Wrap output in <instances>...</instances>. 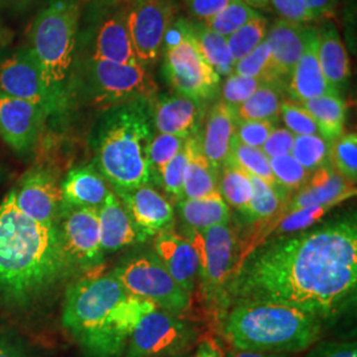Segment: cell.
I'll use <instances>...</instances> for the list:
<instances>
[{
  "label": "cell",
  "mask_w": 357,
  "mask_h": 357,
  "mask_svg": "<svg viewBox=\"0 0 357 357\" xmlns=\"http://www.w3.org/2000/svg\"><path fill=\"white\" fill-rule=\"evenodd\" d=\"M356 289L355 216L255 246L227 287L234 303H278L320 319L351 305Z\"/></svg>",
  "instance_id": "6da1fadb"
},
{
  "label": "cell",
  "mask_w": 357,
  "mask_h": 357,
  "mask_svg": "<svg viewBox=\"0 0 357 357\" xmlns=\"http://www.w3.org/2000/svg\"><path fill=\"white\" fill-rule=\"evenodd\" d=\"M69 268L56 224L28 218L8 193L0 203V299L11 305L31 303Z\"/></svg>",
  "instance_id": "7a4b0ae2"
},
{
  "label": "cell",
  "mask_w": 357,
  "mask_h": 357,
  "mask_svg": "<svg viewBox=\"0 0 357 357\" xmlns=\"http://www.w3.org/2000/svg\"><path fill=\"white\" fill-rule=\"evenodd\" d=\"M155 305L128 295L113 275H91L65 295L63 324L90 357H118L142 317Z\"/></svg>",
  "instance_id": "3957f363"
},
{
  "label": "cell",
  "mask_w": 357,
  "mask_h": 357,
  "mask_svg": "<svg viewBox=\"0 0 357 357\" xmlns=\"http://www.w3.org/2000/svg\"><path fill=\"white\" fill-rule=\"evenodd\" d=\"M153 126L149 101L122 103L103 113L96 132V168L114 192L150 184Z\"/></svg>",
  "instance_id": "277c9868"
},
{
  "label": "cell",
  "mask_w": 357,
  "mask_h": 357,
  "mask_svg": "<svg viewBox=\"0 0 357 357\" xmlns=\"http://www.w3.org/2000/svg\"><path fill=\"white\" fill-rule=\"evenodd\" d=\"M224 332L238 351L301 352L318 342L321 319L278 303L241 302L227 314Z\"/></svg>",
  "instance_id": "5b68a950"
},
{
  "label": "cell",
  "mask_w": 357,
  "mask_h": 357,
  "mask_svg": "<svg viewBox=\"0 0 357 357\" xmlns=\"http://www.w3.org/2000/svg\"><path fill=\"white\" fill-rule=\"evenodd\" d=\"M79 20V0H50L29 29L28 50L40 68L54 112L69 103L68 88L76 59Z\"/></svg>",
  "instance_id": "8992f818"
},
{
  "label": "cell",
  "mask_w": 357,
  "mask_h": 357,
  "mask_svg": "<svg viewBox=\"0 0 357 357\" xmlns=\"http://www.w3.org/2000/svg\"><path fill=\"white\" fill-rule=\"evenodd\" d=\"M158 85L142 65L118 64L76 56L69 79L68 100L84 101L106 110L134 101L153 102Z\"/></svg>",
  "instance_id": "52a82bcc"
},
{
  "label": "cell",
  "mask_w": 357,
  "mask_h": 357,
  "mask_svg": "<svg viewBox=\"0 0 357 357\" xmlns=\"http://www.w3.org/2000/svg\"><path fill=\"white\" fill-rule=\"evenodd\" d=\"M113 275L125 291L181 317L191 306V295L172 280L153 252L141 253L122 262Z\"/></svg>",
  "instance_id": "ba28073f"
},
{
  "label": "cell",
  "mask_w": 357,
  "mask_h": 357,
  "mask_svg": "<svg viewBox=\"0 0 357 357\" xmlns=\"http://www.w3.org/2000/svg\"><path fill=\"white\" fill-rule=\"evenodd\" d=\"M185 238L191 241L199 257V281L208 301L222 302L237 262V236L229 224L204 230L187 228Z\"/></svg>",
  "instance_id": "9c48e42d"
},
{
  "label": "cell",
  "mask_w": 357,
  "mask_h": 357,
  "mask_svg": "<svg viewBox=\"0 0 357 357\" xmlns=\"http://www.w3.org/2000/svg\"><path fill=\"white\" fill-rule=\"evenodd\" d=\"M163 51L165 77L178 94L203 103L216 96L220 77L199 50L192 35V23L185 22L183 36Z\"/></svg>",
  "instance_id": "30bf717a"
},
{
  "label": "cell",
  "mask_w": 357,
  "mask_h": 357,
  "mask_svg": "<svg viewBox=\"0 0 357 357\" xmlns=\"http://www.w3.org/2000/svg\"><path fill=\"white\" fill-rule=\"evenodd\" d=\"M190 323L159 307L147 311L128 337L125 357H178L196 340Z\"/></svg>",
  "instance_id": "8fae6325"
},
{
  "label": "cell",
  "mask_w": 357,
  "mask_h": 357,
  "mask_svg": "<svg viewBox=\"0 0 357 357\" xmlns=\"http://www.w3.org/2000/svg\"><path fill=\"white\" fill-rule=\"evenodd\" d=\"M89 24L77 36L81 51L86 56L118 64L141 65L132 47L126 17V3L114 7L94 8Z\"/></svg>",
  "instance_id": "7c38bea8"
},
{
  "label": "cell",
  "mask_w": 357,
  "mask_h": 357,
  "mask_svg": "<svg viewBox=\"0 0 357 357\" xmlns=\"http://www.w3.org/2000/svg\"><path fill=\"white\" fill-rule=\"evenodd\" d=\"M176 7L172 0H128L126 17L132 47L139 64L149 68L160 59L167 31Z\"/></svg>",
  "instance_id": "4fadbf2b"
},
{
  "label": "cell",
  "mask_w": 357,
  "mask_h": 357,
  "mask_svg": "<svg viewBox=\"0 0 357 357\" xmlns=\"http://www.w3.org/2000/svg\"><path fill=\"white\" fill-rule=\"evenodd\" d=\"M56 224L69 266L89 268L103 258L98 209L61 205Z\"/></svg>",
  "instance_id": "5bb4252c"
},
{
  "label": "cell",
  "mask_w": 357,
  "mask_h": 357,
  "mask_svg": "<svg viewBox=\"0 0 357 357\" xmlns=\"http://www.w3.org/2000/svg\"><path fill=\"white\" fill-rule=\"evenodd\" d=\"M0 94L35 103L47 115L56 113L33 54L26 48L17 50L0 61Z\"/></svg>",
  "instance_id": "9a60e30c"
},
{
  "label": "cell",
  "mask_w": 357,
  "mask_h": 357,
  "mask_svg": "<svg viewBox=\"0 0 357 357\" xmlns=\"http://www.w3.org/2000/svg\"><path fill=\"white\" fill-rule=\"evenodd\" d=\"M17 209L43 225H54L63 203L61 187L53 174L44 168L28 171L10 191Z\"/></svg>",
  "instance_id": "2e32d148"
},
{
  "label": "cell",
  "mask_w": 357,
  "mask_h": 357,
  "mask_svg": "<svg viewBox=\"0 0 357 357\" xmlns=\"http://www.w3.org/2000/svg\"><path fill=\"white\" fill-rule=\"evenodd\" d=\"M45 116V110L35 103L0 94V137L15 153L33 149Z\"/></svg>",
  "instance_id": "e0dca14e"
},
{
  "label": "cell",
  "mask_w": 357,
  "mask_h": 357,
  "mask_svg": "<svg viewBox=\"0 0 357 357\" xmlns=\"http://www.w3.org/2000/svg\"><path fill=\"white\" fill-rule=\"evenodd\" d=\"M115 195L128 209L134 225L144 240L172 229L175 209L165 195L156 191L151 184H144L130 191H118Z\"/></svg>",
  "instance_id": "ac0fdd59"
},
{
  "label": "cell",
  "mask_w": 357,
  "mask_h": 357,
  "mask_svg": "<svg viewBox=\"0 0 357 357\" xmlns=\"http://www.w3.org/2000/svg\"><path fill=\"white\" fill-rule=\"evenodd\" d=\"M153 253L172 280L192 295L199 282V257L191 241L172 229L155 236Z\"/></svg>",
  "instance_id": "d6986e66"
},
{
  "label": "cell",
  "mask_w": 357,
  "mask_h": 357,
  "mask_svg": "<svg viewBox=\"0 0 357 357\" xmlns=\"http://www.w3.org/2000/svg\"><path fill=\"white\" fill-rule=\"evenodd\" d=\"M287 90L296 102L339 94V90L328 84L321 72L318 59V31L315 28L310 29L303 54L287 79Z\"/></svg>",
  "instance_id": "ffe728a7"
},
{
  "label": "cell",
  "mask_w": 357,
  "mask_h": 357,
  "mask_svg": "<svg viewBox=\"0 0 357 357\" xmlns=\"http://www.w3.org/2000/svg\"><path fill=\"white\" fill-rule=\"evenodd\" d=\"M151 106L153 128L158 132L191 138L196 135L203 119V102L184 96H167Z\"/></svg>",
  "instance_id": "44dd1931"
},
{
  "label": "cell",
  "mask_w": 357,
  "mask_h": 357,
  "mask_svg": "<svg viewBox=\"0 0 357 357\" xmlns=\"http://www.w3.org/2000/svg\"><path fill=\"white\" fill-rule=\"evenodd\" d=\"M356 193L355 183L347 180L331 166L314 171L287 205V212L311 205H337Z\"/></svg>",
  "instance_id": "7402d4cb"
},
{
  "label": "cell",
  "mask_w": 357,
  "mask_h": 357,
  "mask_svg": "<svg viewBox=\"0 0 357 357\" xmlns=\"http://www.w3.org/2000/svg\"><path fill=\"white\" fill-rule=\"evenodd\" d=\"M310 26L284 20L275 22L266 33V43L271 53L273 66L280 82H287L294 66L302 57Z\"/></svg>",
  "instance_id": "603a6c76"
},
{
  "label": "cell",
  "mask_w": 357,
  "mask_h": 357,
  "mask_svg": "<svg viewBox=\"0 0 357 357\" xmlns=\"http://www.w3.org/2000/svg\"><path fill=\"white\" fill-rule=\"evenodd\" d=\"M98 221L103 253H113L130 245L146 241L114 192L98 208Z\"/></svg>",
  "instance_id": "cb8c5ba5"
},
{
  "label": "cell",
  "mask_w": 357,
  "mask_h": 357,
  "mask_svg": "<svg viewBox=\"0 0 357 357\" xmlns=\"http://www.w3.org/2000/svg\"><path fill=\"white\" fill-rule=\"evenodd\" d=\"M236 116L233 107L224 101L215 103L206 116L202 151L217 171L221 169L229 158L230 143L234 137Z\"/></svg>",
  "instance_id": "d4e9b609"
},
{
  "label": "cell",
  "mask_w": 357,
  "mask_h": 357,
  "mask_svg": "<svg viewBox=\"0 0 357 357\" xmlns=\"http://www.w3.org/2000/svg\"><path fill=\"white\" fill-rule=\"evenodd\" d=\"M60 187L61 205L72 208L98 209L112 193L106 178L93 166L73 168Z\"/></svg>",
  "instance_id": "484cf974"
},
{
  "label": "cell",
  "mask_w": 357,
  "mask_h": 357,
  "mask_svg": "<svg viewBox=\"0 0 357 357\" xmlns=\"http://www.w3.org/2000/svg\"><path fill=\"white\" fill-rule=\"evenodd\" d=\"M318 59L328 84L340 89L351 76V66L344 43L332 23L318 31Z\"/></svg>",
  "instance_id": "4316f807"
},
{
  "label": "cell",
  "mask_w": 357,
  "mask_h": 357,
  "mask_svg": "<svg viewBox=\"0 0 357 357\" xmlns=\"http://www.w3.org/2000/svg\"><path fill=\"white\" fill-rule=\"evenodd\" d=\"M190 158L183 183V199H203L218 193V171L202 151L196 135L188 138Z\"/></svg>",
  "instance_id": "83f0119b"
},
{
  "label": "cell",
  "mask_w": 357,
  "mask_h": 357,
  "mask_svg": "<svg viewBox=\"0 0 357 357\" xmlns=\"http://www.w3.org/2000/svg\"><path fill=\"white\" fill-rule=\"evenodd\" d=\"M178 216L187 228L204 230L221 224H229L230 206L220 193L203 199H181L176 202Z\"/></svg>",
  "instance_id": "f1b7e54d"
},
{
  "label": "cell",
  "mask_w": 357,
  "mask_h": 357,
  "mask_svg": "<svg viewBox=\"0 0 357 357\" xmlns=\"http://www.w3.org/2000/svg\"><path fill=\"white\" fill-rule=\"evenodd\" d=\"M314 118L318 125L319 134L328 142L343 135L347 116V105L339 94L321 96L303 102H298Z\"/></svg>",
  "instance_id": "f546056e"
},
{
  "label": "cell",
  "mask_w": 357,
  "mask_h": 357,
  "mask_svg": "<svg viewBox=\"0 0 357 357\" xmlns=\"http://www.w3.org/2000/svg\"><path fill=\"white\" fill-rule=\"evenodd\" d=\"M283 101L280 86L262 84L245 102L233 109L236 121L274 122L281 114Z\"/></svg>",
  "instance_id": "4dcf8cb0"
},
{
  "label": "cell",
  "mask_w": 357,
  "mask_h": 357,
  "mask_svg": "<svg viewBox=\"0 0 357 357\" xmlns=\"http://www.w3.org/2000/svg\"><path fill=\"white\" fill-rule=\"evenodd\" d=\"M192 35L205 61L211 65L217 76L233 75L236 61L230 54L227 38L220 36L205 24H192Z\"/></svg>",
  "instance_id": "1f68e13d"
},
{
  "label": "cell",
  "mask_w": 357,
  "mask_h": 357,
  "mask_svg": "<svg viewBox=\"0 0 357 357\" xmlns=\"http://www.w3.org/2000/svg\"><path fill=\"white\" fill-rule=\"evenodd\" d=\"M227 163H231L234 166L240 167L246 174L264 180L275 191L281 193L284 199H287V192L283 191L277 185L275 178L273 176V172L270 168V160L261 149L249 147L238 141L236 137H233L231 143H230L229 158H228Z\"/></svg>",
  "instance_id": "d6a6232c"
},
{
  "label": "cell",
  "mask_w": 357,
  "mask_h": 357,
  "mask_svg": "<svg viewBox=\"0 0 357 357\" xmlns=\"http://www.w3.org/2000/svg\"><path fill=\"white\" fill-rule=\"evenodd\" d=\"M218 193L227 204L243 213L253 196L250 176L240 167L225 163L218 171Z\"/></svg>",
  "instance_id": "836d02e7"
},
{
  "label": "cell",
  "mask_w": 357,
  "mask_h": 357,
  "mask_svg": "<svg viewBox=\"0 0 357 357\" xmlns=\"http://www.w3.org/2000/svg\"><path fill=\"white\" fill-rule=\"evenodd\" d=\"M249 176L253 185V196L248 208L241 213L243 221L252 225L270 221L278 215L282 203L286 199L264 180L252 175Z\"/></svg>",
  "instance_id": "e575fe53"
},
{
  "label": "cell",
  "mask_w": 357,
  "mask_h": 357,
  "mask_svg": "<svg viewBox=\"0 0 357 357\" xmlns=\"http://www.w3.org/2000/svg\"><path fill=\"white\" fill-rule=\"evenodd\" d=\"M268 33V20L261 13H255V16L243 24L240 29L227 38L228 48L233 60L237 63L238 60L248 56L250 52L266 38Z\"/></svg>",
  "instance_id": "d590c367"
},
{
  "label": "cell",
  "mask_w": 357,
  "mask_h": 357,
  "mask_svg": "<svg viewBox=\"0 0 357 357\" xmlns=\"http://www.w3.org/2000/svg\"><path fill=\"white\" fill-rule=\"evenodd\" d=\"M234 75L257 78L262 84H271L280 86L281 82L275 75L271 53L266 40H264L255 51L250 52L234 64Z\"/></svg>",
  "instance_id": "8d00e7d4"
},
{
  "label": "cell",
  "mask_w": 357,
  "mask_h": 357,
  "mask_svg": "<svg viewBox=\"0 0 357 357\" xmlns=\"http://www.w3.org/2000/svg\"><path fill=\"white\" fill-rule=\"evenodd\" d=\"M294 159L312 174L321 167L330 166V143L321 135H298L294 139Z\"/></svg>",
  "instance_id": "74e56055"
},
{
  "label": "cell",
  "mask_w": 357,
  "mask_h": 357,
  "mask_svg": "<svg viewBox=\"0 0 357 357\" xmlns=\"http://www.w3.org/2000/svg\"><path fill=\"white\" fill-rule=\"evenodd\" d=\"M330 166L347 180L356 184V132L343 134L330 143Z\"/></svg>",
  "instance_id": "f35d334b"
},
{
  "label": "cell",
  "mask_w": 357,
  "mask_h": 357,
  "mask_svg": "<svg viewBox=\"0 0 357 357\" xmlns=\"http://www.w3.org/2000/svg\"><path fill=\"white\" fill-rule=\"evenodd\" d=\"M333 206L335 205H311L307 208L289 211V212H286L284 216H282L275 222V228L273 229V234H275V237L278 234L291 236V234H298V233L308 230L314 224H317L323 217L326 216Z\"/></svg>",
  "instance_id": "ab89813d"
},
{
  "label": "cell",
  "mask_w": 357,
  "mask_h": 357,
  "mask_svg": "<svg viewBox=\"0 0 357 357\" xmlns=\"http://www.w3.org/2000/svg\"><path fill=\"white\" fill-rule=\"evenodd\" d=\"M257 11H255L245 0H231L221 13L212 20L205 23V26L222 38H228L246 24Z\"/></svg>",
  "instance_id": "60d3db41"
},
{
  "label": "cell",
  "mask_w": 357,
  "mask_h": 357,
  "mask_svg": "<svg viewBox=\"0 0 357 357\" xmlns=\"http://www.w3.org/2000/svg\"><path fill=\"white\" fill-rule=\"evenodd\" d=\"M187 139L169 135V134H163V132H158L156 135H153L150 143V149H149L151 181L153 180L159 181L160 171L172 158H175L183 150Z\"/></svg>",
  "instance_id": "b9f144b4"
},
{
  "label": "cell",
  "mask_w": 357,
  "mask_h": 357,
  "mask_svg": "<svg viewBox=\"0 0 357 357\" xmlns=\"http://www.w3.org/2000/svg\"><path fill=\"white\" fill-rule=\"evenodd\" d=\"M268 160L275 183L283 191H298L306 184L311 175L294 159L291 153L271 158Z\"/></svg>",
  "instance_id": "7bdbcfd3"
},
{
  "label": "cell",
  "mask_w": 357,
  "mask_h": 357,
  "mask_svg": "<svg viewBox=\"0 0 357 357\" xmlns=\"http://www.w3.org/2000/svg\"><path fill=\"white\" fill-rule=\"evenodd\" d=\"M188 158L190 147L187 139L183 150L167 163L159 175V185L166 192L167 199L174 200L175 203L183 199V183L185 168L188 165Z\"/></svg>",
  "instance_id": "ee69618b"
},
{
  "label": "cell",
  "mask_w": 357,
  "mask_h": 357,
  "mask_svg": "<svg viewBox=\"0 0 357 357\" xmlns=\"http://www.w3.org/2000/svg\"><path fill=\"white\" fill-rule=\"evenodd\" d=\"M281 115L286 128L298 135H320L318 125L314 118L298 102L283 101Z\"/></svg>",
  "instance_id": "f6af8a7d"
},
{
  "label": "cell",
  "mask_w": 357,
  "mask_h": 357,
  "mask_svg": "<svg viewBox=\"0 0 357 357\" xmlns=\"http://www.w3.org/2000/svg\"><path fill=\"white\" fill-rule=\"evenodd\" d=\"M262 85L257 78L230 75L222 84V100L230 107H237L245 102L255 90Z\"/></svg>",
  "instance_id": "bcb514c9"
},
{
  "label": "cell",
  "mask_w": 357,
  "mask_h": 357,
  "mask_svg": "<svg viewBox=\"0 0 357 357\" xmlns=\"http://www.w3.org/2000/svg\"><path fill=\"white\" fill-rule=\"evenodd\" d=\"M274 128L271 121H236L234 137L255 149H261Z\"/></svg>",
  "instance_id": "7dc6e473"
},
{
  "label": "cell",
  "mask_w": 357,
  "mask_h": 357,
  "mask_svg": "<svg viewBox=\"0 0 357 357\" xmlns=\"http://www.w3.org/2000/svg\"><path fill=\"white\" fill-rule=\"evenodd\" d=\"M274 6L275 11L281 16V20L295 23V24H306L314 20V16L307 8L305 0H270Z\"/></svg>",
  "instance_id": "c3c4849f"
},
{
  "label": "cell",
  "mask_w": 357,
  "mask_h": 357,
  "mask_svg": "<svg viewBox=\"0 0 357 357\" xmlns=\"http://www.w3.org/2000/svg\"><path fill=\"white\" fill-rule=\"evenodd\" d=\"M294 139H295V135L287 128H274L270 132L266 142L264 143V146L261 147V150L268 159L287 155V153H291Z\"/></svg>",
  "instance_id": "681fc988"
},
{
  "label": "cell",
  "mask_w": 357,
  "mask_h": 357,
  "mask_svg": "<svg viewBox=\"0 0 357 357\" xmlns=\"http://www.w3.org/2000/svg\"><path fill=\"white\" fill-rule=\"evenodd\" d=\"M305 357H357L356 342H321Z\"/></svg>",
  "instance_id": "f907efd6"
},
{
  "label": "cell",
  "mask_w": 357,
  "mask_h": 357,
  "mask_svg": "<svg viewBox=\"0 0 357 357\" xmlns=\"http://www.w3.org/2000/svg\"><path fill=\"white\" fill-rule=\"evenodd\" d=\"M231 0H187L188 10L193 17L208 23L221 13Z\"/></svg>",
  "instance_id": "816d5d0a"
},
{
  "label": "cell",
  "mask_w": 357,
  "mask_h": 357,
  "mask_svg": "<svg viewBox=\"0 0 357 357\" xmlns=\"http://www.w3.org/2000/svg\"><path fill=\"white\" fill-rule=\"evenodd\" d=\"M339 0H305L307 8L314 16V20L321 17H330L333 15Z\"/></svg>",
  "instance_id": "f5cc1de1"
},
{
  "label": "cell",
  "mask_w": 357,
  "mask_h": 357,
  "mask_svg": "<svg viewBox=\"0 0 357 357\" xmlns=\"http://www.w3.org/2000/svg\"><path fill=\"white\" fill-rule=\"evenodd\" d=\"M0 357H29L20 345L8 339L0 337Z\"/></svg>",
  "instance_id": "db71d44e"
},
{
  "label": "cell",
  "mask_w": 357,
  "mask_h": 357,
  "mask_svg": "<svg viewBox=\"0 0 357 357\" xmlns=\"http://www.w3.org/2000/svg\"><path fill=\"white\" fill-rule=\"evenodd\" d=\"M193 357H225L221 348L213 342H203Z\"/></svg>",
  "instance_id": "11a10c76"
},
{
  "label": "cell",
  "mask_w": 357,
  "mask_h": 357,
  "mask_svg": "<svg viewBox=\"0 0 357 357\" xmlns=\"http://www.w3.org/2000/svg\"><path fill=\"white\" fill-rule=\"evenodd\" d=\"M225 357H287L283 354H266V352H255V351H238L231 349Z\"/></svg>",
  "instance_id": "9f6ffc18"
},
{
  "label": "cell",
  "mask_w": 357,
  "mask_h": 357,
  "mask_svg": "<svg viewBox=\"0 0 357 357\" xmlns=\"http://www.w3.org/2000/svg\"><path fill=\"white\" fill-rule=\"evenodd\" d=\"M0 3L13 11H24L29 6L35 3V0H0Z\"/></svg>",
  "instance_id": "6f0895ef"
},
{
  "label": "cell",
  "mask_w": 357,
  "mask_h": 357,
  "mask_svg": "<svg viewBox=\"0 0 357 357\" xmlns=\"http://www.w3.org/2000/svg\"><path fill=\"white\" fill-rule=\"evenodd\" d=\"M84 3L93 6L94 8H106V7H114L126 3L128 0H82Z\"/></svg>",
  "instance_id": "680465c9"
},
{
  "label": "cell",
  "mask_w": 357,
  "mask_h": 357,
  "mask_svg": "<svg viewBox=\"0 0 357 357\" xmlns=\"http://www.w3.org/2000/svg\"><path fill=\"white\" fill-rule=\"evenodd\" d=\"M246 1L253 4V6H265L268 0H246Z\"/></svg>",
  "instance_id": "91938a15"
},
{
  "label": "cell",
  "mask_w": 357,
  "mask_h": 357,
  "mask_svg": "<svg viewBox=\"0 0 357 357\" xmlns=\"http://www.w3.org/2000/svg\"><path fill=\"white\" fill-rule=\"evenodd\" d=\"M178 357H183V356H178Z\"/></svg>",
  "instance_id": "94428289"
}]
</instances>
